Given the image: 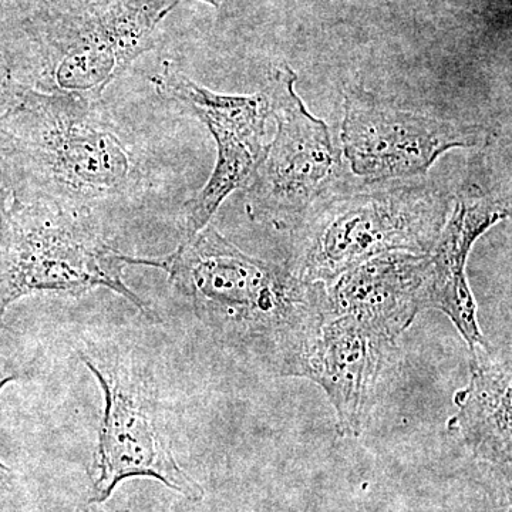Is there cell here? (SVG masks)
<instances>
[{"label":"cell","instance_id":"obj_1","mask_svg":"<svg viewBox=\"0 0 512 512\" xmlns=\"http://www.w3.org/2000/svg\"><path fill=\"white\" fill-rule=\"evenodd\" d=\"M128 264L164 271L215 338L279 376L301 377L330 315L325 284L245 254L212 225L184 238L173 254L128 256Z\"/></svg>","mask_w":512,"mask_h":512},{"label":"cell","instance_id":"obj_2","mask_svg":"<svg viewBox=\"0 0 512 512\" xmlns=\"http://www.w3.org/2000/svg\"><path fill=\"white\" fill-rule=\"evenodd\" d=\"M0 183L13 200L94 212L140 198L154 178L103 100L30 89L0 121Z\"/></svg>","mask_w":512,"mask_h":512},{"label":"cell","instance_id":"obj_3","mask_svg":"<svg viewBox=\"0 0 512 512\" xmlns=\"http://www.w3.org/2000/svg\"><path fill=\"white\" fill-rule=\"evenodd\" d=\"M181 0H33L12 40L20 79L42 93L99 100L156 47L158 25Z\"/></svg>","mask_w":512,"mask_h":512},{"label":"cell","instance_id":"obj_4","mask_svg":"<svg viewBox=\"0 0 512 512\" xmlns=\"http://www.w3.org/2000/svg\"><path fill=\"white\" fill-rule=\"evenodd\" d=\"M128 265V256L113 247L93 211L13 200L0 212V320L26 296L79 298L99 288L150 313L124 281Z\"/></svg>","mask_w":512,"mask_h":512},{"label":"cell","instance_id":"obj_5","mask_svg":"<svg viewBox=\"0 0 512 512\" xmlns=\"http://www.w3.org/2000/svg\"><path fill=\"white\" fill-rule=\"evenodd\" d=\"M454 194L426 183L383 185L329 195L303 218L291 271L332 284L355 266L390 254H430Z\"/></svg>","mask_w":512,"mask_h":512},{"label":"cell","instance_id":"obj_6","mask_svg":"<svg viewBox=\"0 0 512 512\" xmlns=\"http://www.w3.org/2000/svg\"><path fill=\"white\" fill-rule=\"evenodd\" d=\"M79 357L96 377L104 402L89 504H103L130 478H153L187 500L201 501L204 488L175 460L150 369L119 349L87 348Z\"/></svg>","mask_w":512,"mask_h":512},{"label":"cell","instance_id":"obj_7","mask_svg":"<svg viewBox=\"0 0 512 512\" xmlns=\"http://www.w3.org/2000/svg\"><path fill=\"white\" fill-rule=\"evenodd\" d=\"M296 80L288 64L269 76L265 93L276 134L244 188L249 217L278 229L298 227L319 201L335 194L343 173L342 150L328 124L306 109Z\"/></svg>","mask_w":512,"mask_h":512},{"label":"cell","instance_id":"obj_8","mask_svg":"<svg viewBox=\"0 0 512 512\" xmlns=\"http://www.w3.org/2000/svg\"><path fill=\"white\" fill-rule=\"evenodd\" d=\"M495 137L494 127L402 110L363 87L345 92L343 153L350 171L367 183L412 180L447 151L487 147Z\"/></svg>","mask_w":512,"mask_h":512},{"label":"cell","instance_id":"obj_9","mask_svg":"<svg viewBox=\"0 0 512 512\" xmlns=\"http://www.w3.org/2000/svg\"><path fill=\"white\" fill-rule=\"evenodd\" d=\"M153 84L161 97L180 104L205 124L217 144V163L210 180L184 205V238H191L210 225L232 192L247 187L264 158L269 99L265 92H212L168 62L154 76Z\"/></svg>","mask_w":512,"mask_h":512},{"label":"cell","instance_id":"obj_10","mask_svg":"<svg viewBox=\"0 0 512 512\" xmlns=\"http://www.w3.org/2000/svg\"><path fill=\"white\" fill-rule=\"evenodd\" d=\"M448 430L470 451L493 512H512V373L510 356L490 346L470 350V380L454 396Z\"/></svg>","mask_w":512,"mask_h":512},{"label":"cell","instance_id":"obj_11","mask_svg":"<svg viewBox=\"0 0 512 512\" xmlns=\"http://www.w3.org/2000/svg\"><path fill=\"white\" fill-rule=\"evenodd\" d=\"M393 343L349 315H329L313 342L302 379L322 387L343 437L365 429Z\"/></svg>","mask_w":512,"mask_h":512},{"label":"cell","instance_id":"obj_12","mask_svg":"<svg viewBox=\"0 0 512 512\" xmlns=\"http://www.w3.org/2000/svg\"><path fill=\"white\" fill-rule=\"evenodd\" d=\"M510 215V197L468 184L454 194L450 217L429 254V309L443 312L470 350L490 343L478 325L477 303L467 279L468 256L481 235Z\"/></svg>","mask_w":512,"mask_h":512},{"label":"cell","instance_id":"obj_13","mask_svg":"<svg viewBox=\"0 0 512 512\" xmlns=\"http://www.w3.org/2000/svg\"><path fill=\"white\" fill-rule=\"evenodd\" d=\"M429 254L390 252L326 285L330 315H349L389 342L429 309Z\"/></svg>","mask_w":512,"mask_h":512},{"label":"cell","instance_id":"obj_14","mask_svg":"<svg viewBox=\"0 0 512 512\" xmlns=\"http://www.w3.org/2000/svg\"><path fill=\"white\" fill-rule=\"evenodd\" d=\"M30 90L19 76L15 50L9 42L0 43V121L15 109Z\"/></svg>","mask_w":512,"mask_h":512},{"label":"cell","instance_id":"obj_15","mask_svg":"<svg viewBox=\"0 0 512 512\" xmlns=\"http://www.w3.org/2000/svg\"><path fill=\"white\" fill-rule=\"evenodd\" d=\"M25 377V370L20 366L19 360L10 352V349L0 342V392L9 383L18 382ZM16 484V474L12 468L0 461V495L10 493Z\"/></svg>","mask_w":512,"mask_h":512},{"label":"cell","instance_id":"obj_16","mask_svg":"<svg viewBox=\"0 0 512 512\" xmlns=\"http://www.w3.org/2000/svg\"><path fill=\"white\" fill-rule=\"evenodd\" d=\"M33 0H0V43L19 35Z\"/></svg>","mask_w":512,"mask_h":512},{"label":"cell","instance_id":"obj_17","mask_svg":"<svg viewBox=\"0 0 512 512\" xmlns=\"http://www.w3.org/2000/svg\"><path fill=\"white\" fill-rule=\"evenodd\" d=\"M12 198V194L8 188L5 187L2 183H0V212L5 210L8 207V201Z\"/></svg>","mask_w":512,"mask_h":512},{"label":"cell","instance_id":"obj_18","mask_svg":"<svg viewBox=\"0 0 512 512\" xmlns=\"http://www.w3.org/2000/svg\"><path fill=\"white\" fill-rule=\"evenodd\" d=\"M80 512H114V511L101 510V508L97 507V505L89 504V507L84 508V510L80 511ZM119 512H127V511H119Z\"/></svg>","mask_w":512,"mask_h":512}]
</instances>
